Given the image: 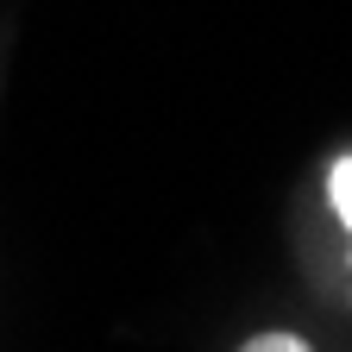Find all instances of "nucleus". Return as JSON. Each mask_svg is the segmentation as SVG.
<instances>
[{
    "instance_id": "nucleus-1",
    "label": "nucleus",
    "mask_w": 352,
    "mask_h": 352,
    "mask_svg": "<svg viewBox=\"0 0 352 352\" xmlns=\"http://www.w3.org/2000/svg\"><path fill=\"white\" fill-rule=\"evenodd\" d=\"M233 352H315V340H302L296 327H258V333H245Z\"/></svg>"
}]
</instances>
